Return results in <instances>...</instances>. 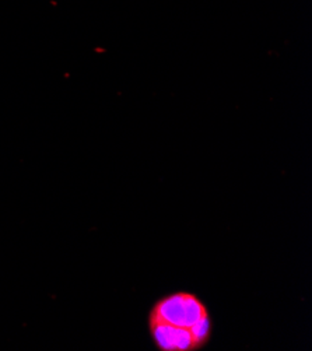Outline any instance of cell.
Segmentation results:
<instances>
[{"mask_svg": "<svg viewBox=\"0 0 312 351\" xmlns=\"http://www.w3.org/2000/svg\"><path fill=\"white\" fill-rule=\"evenodd\" d=\"M211 317L204 302L193 293L177 291L160 298L150 309L149 318L191 329L200 319Z\"/></svg>", "mask_w": 312, "mask_h": 351, "instance_id": "cell-1", "label": "cell"}, {"mask_svg": "<svg viewBox=\"0 0 312 351\" xmlns=\"http://www.w3.org/2000/svg\"><path fill=\"white\" fill-rule=\"evenodd\" d=\"M149 332L160 351H196L197 346L193 333L188 328L176 326L158 319L149 318Z\"/></svg>", "mask_w": 312, "mask_h": 351, "instance_id": "cell-2", "label": "cell"}, {"mask_svg": "<svg viewBox=\"0 0 312 351\" xmlns=\"http://www.w3.org/2000/svg\"><path fill=\"white\" fill-rule=\"evenodd\" d=\"M191 330H192V333H193V337H195L197 350L203 348L207 343L211 341V339H212V333H213V322H212V318H211V317H206V318L200 319L197 324H195V325L191 328Z\"/></svg>", "mask_w": 312, "mask_h": 351, "instance_id": "cell-3", "label": "cell"}]
</instances>
